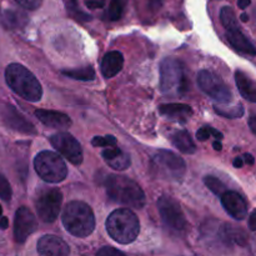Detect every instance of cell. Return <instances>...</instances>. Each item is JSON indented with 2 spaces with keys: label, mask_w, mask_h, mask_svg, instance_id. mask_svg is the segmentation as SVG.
I'll list each match as a JSON object with an SVG mask.
<instances>
[{
  "label": "cell",
  "mask_w": 256,
  "mask_h": 256,
  "mask_svg": "<svg viewBox=\"0 0 256 256\" xmlns=\"http://www.w3.org/2000/svg\"><path fill=\"white\" fill-rule=\"evenodd\" d=\"M198 84L200 89L209 95L212 100L219 104H229L232 100V90L229 89L224 80L210 70H202L198 74Z\"/></svg>",
  "instance_id": "ba28073f"
},
{
  "label": "cell",
  "mask_w": 256,
  "mask_h": 256,
  "mask_svg": "<svg viewBox=\"0 0 256 256\" xmlns=\"http://www.w3.org/2000/svg\"><path fill=\"white\" fill-rule=\"evenodd\" d=\"M244 162H246L248 165H254L255 159L252 154H244Z\"/></svg>",
  "instance_id": "f35d334b"
},
{
  "label": "cell",
  "mask_w": 256,
  "mask_h": 256,
  "mask_svg": "<svg viewBox=\"0 0 256 256\" xmlns=\"http://www.w3.org/2000/svg\"><path fill=\"white\" fill-rule=\"evenodd\" d=\"M102 159L112 169L122 172L130 166V156L116 146H109L102 152Z\"/></svg>",
  "instance_id": "e0dca14e"
},
{
  "label": "cell",
  "mask_w": 256,
  "mask_h": 256,
  "mask_svg": "<svg viewBox=\"0 0 256 256\" xmlns=\"http://www.w3.org/2000/svg\"><path fill=\"white\" fill-rule=\"evenodd\" d=\"M20 6L28 10H35L42 5V0H15Z\"/></svg>",
  "instance_id": "1f68e13d"
},
{
  "label": "cell",
  "mask_w": 256,
  "mask_h": 256,
  "mask_svg": "<svg viewBox=\"0 0 256 256\" xmlns=\"http://www.w3.org/2000/svg\"><path fill=\"white\" fill-rule=\"evenodd\" d=\"M50 142L62 156L79 166L82 162V149L76 139L69 132H56L50 136Z\"/></svg>",
  "instance_id": "8fae6325"
},
{
  "label": "cell",
  "mask_w": 256,
  "mask_h": 256,
  "mask_svg": "<svg viewBox=\"0 0 256 256\" xmlns=\"http://www.w3.org/2000/svg\"><path fill=\"white\" fill-rule=\"evenodd\" d=\"M98 256H119V255H125L124 252H120V250L114 249V248L110 246H104L102 249H100L96 252Z\"/></svg>",
  "instance_id": "d6a6232c"
},
{
  "label": "cell",
  "mask_w": 256,
  "mask_h": 256,
  "mask_svg": "<svg viewBox=\"0 0 256 256\" xmlns=\"http://www.w3.org/2000/svg\"><path fill=\"white\" fill-rule=\"evenodd\" d=\"M12 186H10L9 182L6 180V178L0 172V199L4 200V202H9L12 199Z\"/></svg>",
  "instance_id": "4dcf8cb0"
},
{
  "label": "cell",
  "mask_w": 256,
  "mask_h": 256,
  "mask_svg": "<svg viewBox=\"0 0 256 256\" xmlns=\"http://www.w3.org/2000/svg\"><path fill=\"white\" fill-rule=\"evenodd\" d=\"M128 0H110V4L105 12V19L109 22H116L122 16L126 8Z\"/></svg>",
  "instance_id": "cb8c5ba5"
},
{
  "label": "cell",
  "mask_w": 256,
  "mask_h": 256,
  "mask_svg": "<svg viewBox=\"0 0 256 256\" xmlns=\"http://www.w3.org/2000/svg\"><path fill=\"white\" fill-rule=\"evenodd\" d=\"M106 194L112 202L124 206L142 209L145 205V194L140 185L122 175H108L104 182Z\"/></svg>",
  "instance_id": "6da1fadb"
},
{
  "label": "cell",
  "mask_w": 256,
  "mask_h": 256,
  "mask_svg": "<svg viewBox=\"0 0 256 256\" xmlns=\"http://www.w3.org/2000/svg\"><path fill=\"white\" fill-rule=\"evenodd\" d=\"M38 252L44 256H66L70 249L66 242L55 235H44L38 242Z\"/></svg>",
  "instance_id": "9a60e30c"
},
{
  "label": "cell",
  "mask_w": 256,
  "mask_h": 256,
  "mask_svg": "<svg viewBox=\"0 0 256 256\" xmlns=\"http://www.w3.org/2000/svg\"><path fill=\"white\" fill-rule=\"evenodd\" d=\"M2 22L6 28H18L22 25V22H25V15L12 10H6L2 12Z\"/></svg>",
  "instance_id": "484cf974"
},
{
  "label": "cell",
  "mask_w": 256,
  "mask_h": 256,
  "mask_svg": "<svg viewBox=\"0 0 256 256\" xmlns=\"http://www.w3.org/2000/svg\"><path fill=\"white\" fill-rule=\"evenodd\" d=\"M210 136H212V132H210L209 126H204L202 128V129L198 130L196 138L200 140V142H205V140L209 139Z\"/></svg>",
  "instance_id": "836d02e7"
},
{
  "label": "cell",
  "mask_w": 256,
  "mask_h": 256,
  "mask_svg": "<svg viewBox=\"0 0 256 256\" xmlns=\"http://www.w3.org/2000/svg\"><path fill=\"white\" fill-rule=\"evenodd\" d=\"M106 232L119 244H130L139 235V219L132 210L116 209L106 219Z\"/></svg>",
  "instance_id": "5b68a950"
},
{
  "label": "cell",
  "mask_w": 256,
  "mask_h": 256,
  "mask_svg": "<svg viewBox=\"0 0 256 256\" xmlns=\"http://www.w3.org/2000/svg\"><path fill=\"white\" fill-rule=\"evenodd\" d=\"M152 166L162 178L175 182L182 179L186 172V164L182 158L169 150H159L152 158Z\"/></svg>",
  "instance_id": "52a82bcc"
},
{
  "label": "cell",
  "mask_w": 256,
  "mask_h": 256,
  "mask_svg": "<svg viewBox=\"0 0 256 256\" xmlns=\"http://www.w3.org/2000/svg\"><path fill=\"white\" fill-rule=\"evenodd\" d=\"M62 74L70 78V79L80 80V82H89V80L95 79V70L92 69V66H90V65L79 68V69L62 70Z\"/></svg>",
  "instance_id": "603a6c76"
},
{
  "label": "cell",
  "mask_w": 256,
  "mask_h": 256,
  "mask_svg": "<svg viewBox=\"0 0 256 256\" xmlns=\"http://www.w3.org/2000/svg\"><path fill=\"white\" fill-rule=\"evenodd\" d=\"M158 209L164 225L172 232H180L188 226L186 218L182 212V206L174 198L166 195L160 198L158 200Z\"/></svg>",
  "instance_id": "9c48e42d"
},
{
  "label": "cell",
  "mask_w": 256,
  "mask_h": 256,
  "mask_svg": "<svg viewBox=\"0 0 256 256\" xmlns=\"http://www.w3.org/2000/svg\"><path fill=\"white\" fill-rule=\"evenodd\" d=\"M209 129H210V132H212V136H214V138H216V139H222V132H219V130H216V129H214V128H212V126H209Z\"/></svg>",
  "instance_id": "60d3db41"
},
{
  "label": "cell",
  "mask_w": 256,
  "mask_h": 256,
  "mask_svg": "<svg viewBox=\"0 0 256 256\" xmlns=\"http://www.w3.org/2000/svg\"><path fill=\"white\" fill-rule=\"evenodd\" d=\"M249 126L252 129V132L256 135V116H252L249 119Z\"/></svg>",
  "instance_id": "b9f144b4"
},
{
  "label": "cell",
  "mask_w": 256,
  "mask_h": 256,
  "mask_svg": "<svg viewBox=\"0 0 256 256\" xmlns=\"http://www.w3.org/2000/svg\"><path fill=\"white\" fill-rule=\"evenodd\" d=\"M88 8L92 9H98V8H102L105 5V0H86L85 2Z\"/></svg>",
  "instance_id": "d590c367"
},
{
  "label": "cell",
  "mask_w": 256,
  "mask_h": 256,
  "mask_svg": "<svg viewBox=\"0 0 256 256\" xmlns=\"http://www.w3.org/2000/svg\"><path fill=\"white\" fill-rule=\"evenodd\" d=\"M235 82L244 99L256 102V82L242 70L235 72Z\"/></svg>",
  "instance_id": "44dd1931"
},
{
  "label": "cell",
  "mask_w": 256,
  "mask_h": 256,
  "mask_svg": "<svg viewBox=\"0 0 256 256\" xmlns=\"http://www.w3.org/2000/svg\"><path fill=\"white\" fill-rule=\"evenodd\" d=\"M34 168L36 174L44 182L52 184L62 182L68 175V168L62 156H59L56 152H48V150L39 152L35 156Z\"/></svg>",
  "instance_id": "8992f818"
},
{
  "label": "cell",
  "mask_w": 256,
  "mask_h": 256,
  "mask_svg": "<svg viewBox=\"0 0 256 256\" xmlns=\"http://www.w3.org/2000/svg\"><path fill=\"white\" fill-rule=\"evenodd\" d=\"M124 65V56L120 52H109L102 60V74L106 79L119 74Z\"/></svg>",
  "instance_id": "d6986e66"
},
{
  "label": "cell",
  "mask_w": 256,
  "mask_h": 256,
  "mask_svg": "<svg viewBox=\"0 0 256 256\" xmlns=\"http://www.w3.org/2000/svg\"><path fill=\"white\" fill-rule=\"evenodd\" d=\"M38 222L36 218L32 212V210L26 206H22L15 212L14 219V239L15 242L22 244L26 242L28 238L36 230Z\"/></svg>",
  "instance_id": "7c38bea8"
},
{
  "label": "cell",
  "mask_w": 256,
  "mask_h": 256,
  "mask_svg": "<svg viewBox=\"0 0 256 256\" xmlns=\"http://www.w3.org/2000/svg\"><path fill=\"white\" fill-rule=\"evenodd\" d=\"M8 86L26 102H36L42 96V88L32 72L22 64H10L5 70Z\"/></svg>",
  "instance_id": "7a4b0ae2"
},
{
  "label": "cell",
  "mask_w": 256,
  "mask_h": 256,
  "mask_svg": "<svg viewBox=\"0 0 256 256\" xmlns=\"http://www.w3.org/2000/svg\"><path fill=\"white\" fill-rule=\"evenodd\" d=\"M2 205H0V216H2Z\"/></svg>",
  "instance_id": "bcb514c9"
},
{
  "label": "cell",
  "mask_w": 256,
  "mask_h": 256,
  "mask_svg": "<svg viewBox=\"0 0 256 256\" xmlns=\"http://www.w3.org/2000/svg\"><path fill=\"white\" fill-rule=\"evenodd\" d=\"M214 110L218 112L219 115L225 118H242V114H244V108H242V104L236 105V106H232V108H224V106H219V105H215Z\"/></svg>",
  "instance_id": "4316f807"
},
{
  "label": "cell",
  "mask_w": 256,
  "mask_h": 256,
  "mask_svg": "<svg viewBox=\"0 0 256 256\" xmlns=\"http://www.w3.org/2000/svg\"><path fill=\"white\" fill-rule=\"evenodd\" d=\"M162 2H164V0H148V8H149V10L155 12L162 8Z\"/></svg>",
  "instance_id": "e575fe53"
},
{
  "label": "cell",
  "mask_w": 256,
  "mask_h": 256,
  "mask_svg": "<svg viewBox=\"0 0 256 256\" xmlns=\"http://www.w3.org/2000/svg\"><path fill=\"white\" fill-rule=\"evenodd\" d=\"M250 4H252V0H238V5L240 9H246Z\"/></svg>",
  "instance_id": "ab89813d"
},
{
  "label": "cell",
  "mask_w": 256,
  "mask_h": 256,
  "mask_svg": "<svg viewBox=\"0 0 256 256\" xmlns=\"http://www.w3.org/2000/svg\"><path fill=\"white\" fill-rule=\"evenodd\" d=\"M65 230L76 238H86L94 232L95 216L92 208L84 202H70L62 212Z\"/></svg>",
  "instance_id": "277c9868"
},
{
  "label": "cell",
  "mask_w": 256,
  "mask_h": 256,
  "mask_svg": "<svg viewBox=\"0 0 256 256\" xmlns=\"http://www.w3.org/2000/svg\"><path fill=\"white\" fill-rule=\"evenodd\" d=\"M240 19H242V22H249V15H248L246 12H242V14L240 15Z\"/></svg>",
  "instance_id": "f6af8a7d"
},
{
  "label": "cell",
  "mask_w": 256,
  "mask_h": 256,
  "mask_svg": "<svg viewBox=\"0 0 256 256\" xmlns=\"http://www.w3.org/2000/svg\"><path fill=\"white\" fill-rule=\"evenodd\" d=\"M160 90L170 98L182 96L189 90L184 62L176 58H165L160 64Z\"/></svg>",
  "instance_id": "3957f363"
},
{
  "label": "cell",
  "mask_w": 256,
  "mask_h": 256,
  "mask_svg": "<svg viewBox=\"0 0 256 256\" xmlns=\"http://www.w3.org/2000/svg\"><path fill=\"white\" fill-rule=\"evenodd\" d=\"M64 2H65V5H66L68 12H69L72 16H75L76 19H79V20H90L92 19V18H90V15L85 14V12H82V10L78 9L76 0H64Z\"/></svg>",
  "instance_id": "f546056e"
},
{
  "label": "cell",
  "mask_w": 256,
  "mask_h": 256,
  "mask_svg": "<svg viewBox=\"0 0 256 256\" xmlns=\"http://www.w3.org/2000/svg\"><path fill=\"white\" fill-rule=\"evenodd\" d=\"M172 142L182 154H194L196 152V145L186 130H180L172 135Z\"/></svg>",
  "instance_id": "7402d4cb"
},
{
  "label": "cell",
  "mask_w": 256,
  "mask_h": 256,
  "mask_svg": "<svg viewBox=\"0 0 256 256\" xmlns=\"http://www.w3.org/2000/svg\"><path fill=\"white\" fill-rule=\"evenodd\" d=\"M2 119L8 126L16 130V132L30 135L36 134V129L34 128V125L29 120L25 119L12 105H5V108L2 109Z\"/></svg>",
  "instance_id": "5bb4252c"
},
{
  "label": "cell",
  "mask_w": 256,
  "mask_h": 256,
  "mask_svg": "<svg viewBox=\"0 0 256 256\" xmlns=\"http://www.w3.org/2000/svg\"><path fill=\"white\" fill-rule=\"evenodd\" d=\"M232 164H234L235 168H242V164H244V159H242V158H240V156L235 158V160H234V162H232Z\"/></svg>",
  "instance_id": "7bdbcfd3"
},
{
  "label": "cell",
  "mask_w": 256,
  "mask_h": 256,
  "mask_svg": "<svg viewBox=\"0 0 256 256\" xmlns=\"http://www.w3.org/2000/svg\"><path fill=\"white\" fill-rule=\"evenodd\" d=\"M62 194L59 189H49L38 196L36 206L38 216L44 222H54L62 210Z\"/></svg>",
  "instance_id": "30bf717a"
},
{
  "label": "cell",
  "mask_w": 256,
  "mask_h": 256,
  "mask_svg": "<svg viewBox=\"0 0 256 256\" xmlns=\"http://www.w3.org/2000/svg\"><path fill=\"white\" fill-rule=\"evenodd\" d=\"M249 228L252 232H256V209L250 214L249 216Z\"/></svg>",
  "instance_id": "8d00e7d4"
},
{
  "label": "cell",
  "mask_w": 256,
  "mask_h": 256,
  "mask_svg": "<svg viewBox=\"0 0 256 256\" xmlns=\"http://www.w3.org/2000/svg\"><path fill=\"white\" fill-rule=\"evenodd\" d=\"M220 198L225 212L235 220H244L248 216V204L239 192H225Z\"/></svg>",
  "instance_id": "4fadbf2b"
},
{
  "label": "cell",
  "mask_w": 256,
  "mask_h": 256,
  "mask_svg": "<svg viewBox=\"0 0 256 256\" xmlns=\"http://www.w3.org/2000/svg\"><path fill=\"white\" fill-rule=\"evenodd\" d=\"M220 20H222V24L224 25V28L226 30L235 29V28H239L238 24L236 15L235 12L230 6H222L220 10Z\"/></svg>",
  "instance_id": "d4e9b609"
},
{
  "label": "cell",
  "mask_w": 256,
  "mask_h": 256,
  "mask_svg": "<svg viewBox=\"0 0 256 256\" xmlns=\"http://www.w3.org/2000/svg\"><path fill=\"white\" fill-rule=\"evenodd\" d=\"M160 114L179 122H186L192 115V106L186 104H164L159 108Z\"/></svg>",
  "instance_id": "ffe728a7"
},
{
  "label": "cell",
  "mask_w": 256,
  "mask_h": 256,
  "mask_svg": "<svg viewBox=\"0 0 256 256\" xmlns=\"http://www.w3.org/2000/svg\"><path fill=\"white\" fill-rule=\"evenodd\" d=\"M226 38L228 42L232 44V46L234 49H236L238 52H242V54L252 55V56H256V48L254 46L252 42L248 39L244 35V32L239 29V28H235V29L226 30Z\"/></svg>",
  "instance_id": "ac0fdd59"
},
{
  "label": "cell",
  "mask_w": 256,
  "mask_h": 256,
  "mask_svg": "<svg viewBox=\"0 0 256 256\" xmlns=\"http://www.w3.org/2000/svg\"><path fill=\"white\" fill-rule=\"evenodd\" d=\"M35 116L46 126L52 129H68L72 124V119L66 114L55 110L39 109L35 110Z\"/></svg>",
  "instance_id": "2e32d148"
},
{
  "label": "cell",
  "mask_w": 256,
  "mask_h": 256,
  "mask_svg": "<svg viewBox=\"0 0 256 256\" xmlns=\"http://www.w3.org/2000/svg\"><path fill=\"white\" fill-rule=\"evenodd\" d=\"M8 226H9V220H8V218L0 216V229L5 230Z\"/></svg>",
  "instance_id": "74e56055"
},
{
  "label": "cell",
  "mask_w": 256,
  "mask_h": 256,
  "mask_svg": "<svg viewBox=\"0 0 256 256\" xmlns=\"http://www.w3.org/2000/svg\"><path fill=\"white\" fill-rule=\"evenodd\" d=\"M92 146L96 148H109V146H116L118 140L116 138L112 135H106V136H94L92 139Z\"/></svg>",
  "instance_id": "f1b7e54d"
},
{
  "label": "cell",
  "mask_w": 256,
  "mask_h": 256,
  "mask_svg": "<svg viewBox=\"0 0 256 256\" xmlns=\"http://www.w3.org/2000/svg\"><path fill=\"white\" fill-rule=\"evenodd\" d=\"M204 182L214 194L218 195V196H222V195L226 192V190H225V185L222 184V180H219L218 178L209 176V175H208V176L204 178Z\"/></svg>",
  "instance_id": "83f0119b"
},
{
  "label": "cell",
  "mask_w": 256,
  "mask_h": 256,
  "mask_svg": "<svg viewBox=\"0 0 256 256\" xmlns=\"http://www.w3.org/2000/svg\"><path fill=\"white\" fill-rule=\"evenodd\" d=\"M212 146H214V149L216 150V152H220V150L222 149V142H215L214 144H212Z\"/></svg>",
  "instance_id": "ee69618b"
}]
</instances>
